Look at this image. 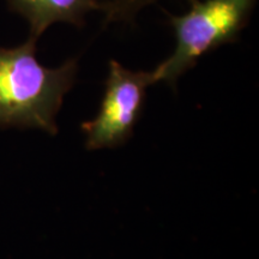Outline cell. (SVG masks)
<instances>
[{"mask_svg": "<svg viewBox=\"0 0 259 259\" xmlns=\"http://www.w3.org/2000/svg\"><path fill=\"white\" fill-rule=\"evenodd\" d=\"M257 0H191L185 15H169L176 36L173 53L153 72L154 84L171 88L198 60L223 45L235 42L246 27Z\"/></svg>", "mask_w": 259, "mask_h": 259, "instance_id": "obj_2", "label": "cell"}, {"mask_svg": "<svg viewBox=\"0 0 259 259\" xmlns=\"http://www.w3.org/2000/svg\"><path fill=\"white\" fill-rule=\"evenodd\" d=\"M157 2L158 0H103L99 11L103 14L106 24L130 23L135 21L142 10Z\"/></svg>", "mask_w": 259, "mask_h": 259, "instance_id": "obj_5", "label": "cell"}, {"mask_svg": "<svg viewBox=\"0 0 259 259\" xmlns=\"http://www.w3.org/2000/svg\"><path fill=\"white\" fill-rule=\"evenodd\" d=\"M37 40L0 47V128H38L57 135V114L78 72V60L47 67L37 60Z\"/></svg>", "mask_w": 259, "mask_h": 259, "instance_id": "obj_1", "label": "cell"}, {"mask_svg": "<svg viewBox=\"0 0 259 259\" xmlns=\"http://www.w3.org/2000/svg\"><path fill=\"white\" fill-rule=\"evenodd\" d=\"M103 0H6L10 10L29 24V37H38L51 25L69 23L83 27L87 15L99 11Z\"/></svg>", "mask_w": 259, "mask_h": 259, "instance_id": "obj_4", "label": "cell"}, {"mask_svg": "<svg viewBox=\"0 0 259 259\" xmlns=\"http://www.w3.org/2000/svg\"><path fill=\"white\" fill-rule=\"evenodd\" d=\"M151 84V71H132L116 60L109 61L99 113L80 126L87 137V148H115L128 141L143 112L147 89Z\"/></svg>", "mask_w": 259, "mask_h": 259, "instance_id": "obj_3", "label": "cell"}]
</instances>
